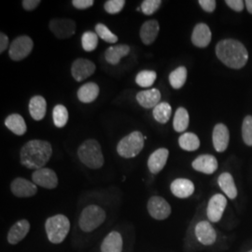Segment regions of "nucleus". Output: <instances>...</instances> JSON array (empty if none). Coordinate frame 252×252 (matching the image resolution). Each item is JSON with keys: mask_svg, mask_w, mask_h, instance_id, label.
I'll use <instances>...</instances> for the list:
<instances>
[{"mask_svg": "<svg viewBox=\"0 0 252 252\" xmlns=\"http://www.w3.org/2000/svg\"><path fill=\"white\" fill-rule=\"evenodd\" d=\"M135 97L141 107L144 108H154L161 103L160 101L162 98V94L158 89L153 88L150 90L138 92Z\"/></svg>", "mask_w": 252, "mask_h": 252, "instance_id": "obj_18", "label": "nucleus"}, {"mask_svg": "<svg viewBox=\"0 0 252 252\" xmlns=\"http://www.w3.org/2000/svg\"><path fill=\"white\" fill-rule=\"evenodd\" d=\"M99 86L94 82H87L78 90V98L81 103H92L97 98L99 94Z\"/></svg>", "mask_w": 252, "mask_h": 252, "instance_id": "obj_25", "label": "nucleus"}, {"mask_svg": "<svg viewBox=\"0 0 252 252\" xmlns=\"http://www.w3.org/2000/svg\"><path fill=\"white\" fill-rule=\"evenodd\" d=\"M30 230V224L27 220H21L14 223L9 229L8 234V241L11 245H16L21 242L28 234Z\"/></svg>", "mask_w": 252, "mask_h": 252, "instance_id": "obj_22", "label": "nucleus"}, {"mask_svg": "<svg viewBox=\"0 0 252 252\" xmlns=\"http://www.w3.org/2000/svg\"><path fill=\"white\" fill-rule=\"evenodd\" d=\"M81 45L85 52H93L98 45V36L96 33L87 31L81 36Z\"/></svg>", "mask_w": 252, "mask_h": 252, "instance_id": "obj_35", "label": "nucleus"}, {"mask_svg": "<svg viewBox=\"0 0 252 252\" xmlns=\"http://www.w3.org/2000/svg\"><path fill=\"white\" fill-rule=\"evenodd\" d=\"M218 58L230 68L240 69L249 60V54L245 46L234 39H224L216 46Z\"/></svg>", "mask_w": 252, "mask_h": 252, "instance_id": "obj_2", "label": "nucleus"}, {"mask_svg": "<svg viewBox=\"0 0 252 252\" xmlns=\"http://www.w3.org/2000/svg\"><path fill=\"white\" fill-rule=\"evenodd\" d=\"M29 113L35 121L43 120L47 111V102L41 95H35L29 101Z\"/></svg>", "mask_w": 252, "mask_h": 252, "instance_id": "obj_24", "label": "nucleus"}, {"mask_svg": "<svg viewBox=\"0 0 252 252\" xmlns=\"http://www.w3.org/2000/svg\"><path fill=\"white\" fill-rule=\"evenodd\" d=\"M242 136L244 142L248 146H252V116L244 119L242 125Z\"/></svg>", "mask_w": 252, "mask_h": 252, "instance_id": "obj_37", "label": "nucleus"}, {"mask_svg": "<svg viewBox=\"0 0 252 252\" xmlns=\"http://www.w3.org/2000/svg\"><path fill=\"white\" fill-rule=\"evenodd\" d=\"M106 220V212L102 207L90 205L81 212L79 224L85 233H90L98 228Z\"/></svg>", "mask_w": 252, "mask_h": 252, "instance_id": "obj_6", "label": "nucleus"}, {"mask_svg": "<svg viewBox=\"0 0 252 252\" xmlns=\"http://www.w3.org/2000/svg\"><path fill=\"white\" fill-rule=\"evenodd\" d=\"M5 126L15 135H23L27 133L26 121L20 114L9 115L5 120Z\"/></svg>", "mask_w": 252, "mask_h": 252, "instance_id": "obj_27", "label": "nucleus"}, {"mask_svg": "<svg viewBox=\"0 0 252 252\" xmlns=\"http://www.w3.org/2000/svg\"><path fill=\"white\" fill-rule=\"evenodd\" d=\"M49 28L57 38L65 39L74 36L77 26L71 19L56 18L50 21Z\"/></svg>", "mask_w": 252, "mask_h": 252, "instance_id": "obj_8", "label": "nucleus"}, {"mask_svg": "<svg viewBox=\"0 0 252 252\" xmlns=\"http://www.w3.org/2000/svg\"><path fill=\"white\" fill-rule=\"evenodd\" d=\"M78 156L81 162L91 169H99L104 164L101 146L95 139H87L80 146Z\"/></svg>", "mask_w": 252, "mask_h": 252, "instance_id": "obj_3", "label": "nucleus"}, {"mask_svg": "<svg viewBox=\"0 0 252 252\" xmlns=\"http://www.w3.org/2000/svg\"><path fill=\"white\" fill-rule=\"evenodd\" d=\"M148 211L153 219L162 220L171 214V207L167 201L161 196H153L148 202Z\"/></svg>", "mask_w": 252, "mask_h": 252, "instance_id": "obj_9", "label": "nucleus"}, {"mask_svg": "<svg viewBox=\"0 0 252 252\" xmlns=\"http://www.w3.org/2000/svg\"><path fill=\"white\" fill-rule=\"evenodd\" d=\"M11 192L19 198H27L34 196L37 192L36 185L29 180L17 178L10 183Z\"/></svg>", "mask_w": 252, "mask_h": 252, "instance_id": "obj_13", "label": "nucleus"}, {"mask_svg": "<svg viewBox=\"0 0 252 252\" xmlns=\"http://www.w3.org/2000/svg\"><path fill=\"white\" fill-rule=\"evenodd\" d=\"M211 37L212 34L208 26L206 24H198L192 31L191 42L199 48H206L209 45Z\"/></svg>", "mask_w": 252, "mask_h": 252, "instance_id": "obj_19", "label": "nucleus"}, {"mask_svg": "<svg viewBox=\"0 0 252 252\" xmlns=\"http://www.w3.org/2000/svg\"><path fill=\"white\" fill-rule=\"evenodd\" d=\"M199 5L207 12H213L216 9L217 2L215 0H199Z\"/></svg>", "mask_w": 252, "mask_h": 252, "instance_id": "obj_40", "label": "nucleus"}, {"mask_svg": "<svg viewBox=\"0 0 252 252\" xmlns=\"http://www.w3.org/2000/svg\"><path fill=\"white\" fill-rule=\"evenodd\" d=\"M213 146L218 153H223L227 149L230 141V134L227 126L223 124H218L212 134Z\"/></svg>", "mask_w": 252, "mask_h": 252, "instance_id": "obj_15", "label": "nucleus"}, {"mask_svg": "<svg viewBox=\"0 0 252 252\" xmlns=\"http://www.w3.org/2000/svg\"><path fill=\"white\" fill-rule=\"evenodd\" d=\"M22 4L24 9L27 11H31L36 9V7L40 4V1L39 0H24Z\"/></svg>", "mask_w": 252, "mask_h": 252, "instance_id": "obj_43", "label": "nucleus"}, {"mask_svg": "<svg viewBox=\"0 0 252 252\" xmlns=\"http://www.w3.org/2000/svg\"><path fill=\"white\" fill-rule=\"evenodd\" d=\"M9 41V37L6 34H0V54H3L8 49Z\"/></svg>", "mask_w": 252, "mask_h": 252, "instance_id": "obj_44", "label": "nucleus"}, {"mask_svg": "<svg viewBox=\"0 0 252 252\" xmlns=\"http://www.w3.org/2000/svg\"><path fill=\"white\" fill-rule=\"evenodd\" d=\"M33 182L45 189H55L58 185V178L56 173L50 168H40L32 174Z\"/></svg>", "mask_w": 252, "mask_h": 252, "instance_id": "obj_12", "label": "nucleus"}, {"mask_svg": "<svg viewBox=\"0 0 252 252\" xmlns=\"http://www.w3.org/2000/svg\"><path fill=\"white\" fill-rule=\"evenodd\" d=\"M145 136L139 131H134L120 140L117 145V153L126 159L137 156L144 148Z\"/></svg>", "mask_w": 252, "mask_h": 252, "instance_id": "obj_5", "label": "nucleus"}, {"mask_svg": "<svg viewBox=\"0 0 252 252\" xmlns=\"http://www.w3.org/2000/svg\"><path fill=\"white\" fill-rule=\"evenodd\" d=\"M180 148L187 152H194L200 147L199 137L193 133H184L179 138Z\"/></svg>", "mask_w": 252, "mask_h": 252, "instance_id": "obj_31", "label": "nucleus"}, {"mask_svg": "<svg viewBox=\"0 0 252 252\" xmlns=\"http://www.w3.org/2000/svg\"><path fill=\"white\" fill-rule=\"evenodd\" d=\"M95 33L100 38H102L105 42L108 43H116L118 41V36L112 33L107 26L104 24H97L95 26Z\"/></svg>", "mask_w": 252, "mask_h": 252, "instance_id": "obj_36", "label": "nucleus"}, {"mask_svg": "<svg viewBox=\"0 0 252 252\" xmlns=\"http://www.w3.org/2000/svg\"><path fill=\"white\" fill-rule=\"evenodd\" d=\"M45 230L50 242L62 243L70 230L69 220L62 214L51 217L46 220Z\"/></svg>", "mask_w": 252, "mask_h": 252, "instance_id": "obj_4", "label": "nucleus"}, {"mask_svg": "<svg viewBox=\"0 0 252 252\" xmlns=\"http://www.w3.org/2000/svg\"><path fill=\"white\" fill-rule=\"evenodd\" d=\"M172 193L178 198H188L194 192V185L192 181L187 179H177L170 186Z\"/></svg>", "mask_w": 252, "mask_h": 252, "instance_id": "obj_20", "label": "nucleus"}, {"mask_svg": "<svg viewBox=\"0 0 252 252\" xmlns=\"http://www.w3.org/2000/svg\"><path fill=\"white\" fill-rule=\"evenodd\" d=\"M192 168L196 171L211 175L218 169V161L216 157L210 154H203L198 156L192 163Z\"/></svg>", "mask_w": 252, "mask_h": 252, "instance_id": "obj_17", "label": "nucleus"}, {"mask_svg": "<svg viewBox=\"0 0 252 252\" xmlns=\"http://www.w3.org/2000/svg\"><path fill=\"white\" fill-rule=\"evenodd\" d=\"M54 126L63 128L68 122V111L63 105H56L53 111Z\"/></svg>", "mask_w": 252, "mask_h": 252, "instance_id": "obj_34", "label": "nucleus"}, {"mask_svg": "<svg viewBox=\"0 0 252 252\" xmlns=\"http://www.w3.org/2000/svg\"><path fill=\"white\" fill-rule=\"evenodd\" d=\"M195 235L199 242L205 246H210L216 242V231L211 223L207 220L197 223L195 227Z\"/></svg>", "mask_w": 252, "mask_h": 252, "instance_id": "obj_14", "label": "nucleus"}, {"mask_svg": "<svg viewBox=\"0 0 252 252\" xmlns=\"http://www.w3.org/2000/svg\"><path fill=\"white\" fill-rule=\"evenodd\" d=\"M131 51V48L126 44L108 47L105 52V59L108 63L112 65H117L121 59L127 56Z\"/></svg>", "mask_w": 252, "mask_h": 252, "instance_id": "obj_23", "label": "nucleus"}, {"mask_svg": "<svg viewBox=\"0 0 252 252\" xmlns=\"http://www.w3.org/2000/svg\"><path fill=\"white\" fill-rule=\"evenodd\" d=\"M252 252V251H251V252Z\"/></svg>", "mask_w": 252, "mask_h": 252, "instance_id": "obj_46", "label": "nucleus"}, {"mask_svg": "<svg viewBox=\"0 0 252 252\" xmlns=\"http://www.w3.org/2000/svg\"><path fill=\"white\" fill-rule=\"evenodd\" d=\"M171 106L167 102H161L153 108V115L156 122L164 125L171 117Z\"/></svg>", "mask_w": 252, "mask_h": 252, "instance_id": "obj_30", "label": "nucleus"}, {"mask_svg": "<svg viewBox=\"0 0 252 252\" xmlns=\"http://www.w3.org/2000/svg\"><path fill=\"white\" fill-rule=\"evenodd\" d=\"M225 3L228 7L234 9V11L240 12L244 9V2L242 0H226Z\"/></svg>", "mask_w": 252, "mask_h": 252, "instance_id": "obj_42", "label": "nucleus"}, {"mask_svg": "<svg viewBox=\"0 0 252 252\" xmlns=\"http://www.w3.org/2000/svg\"><path fill=\"white\" fill-rule=\"evenodd\" d=\"M125 0H108L104 5V9L109 14H118L125 8Z\"/></svg>", "mask_w": 252, "mask_h": 252, "instance_id": "obj_39", "label": "nucleus"}, {"mask_svg": "<svg viewBox=\"0 0 252 252\" xmlns=\"http://www.w3.org/2000/svg\"><path fill=\"white\" fill-rule=\"evenodd\" d=\"M34 48L32 38L28 36H20L11 41L9 45V58L13 61H21L31 54Z\"/></svg>", "mask_w": 252, "mask_h": 252, "instance_id": "obj_7", "label": "nucleus"}, {"mask_svg": "<svg viewBox=\"0 0 252 252\" xmlns=\"http://www.w3.org/2000/svg\"><path fill=\"white\" fill-rule=\"evenodd\" d=\"M168 156L169 152L165 148L158 149L152 153L148 160V167L151 173L158 174L162 171L168 160Z\"/></svg>", "mask_w": 252, "mask_h": 252, "instance_id": "obj_16", "label": "nucleus"}, {"mask_svg": "<svg viewBox=\"0 0 252 252\" xmlns=\"http://www.w3.org/2000/svg\"><path fill=\"white\" fill-rule=\"evenodd\" d=\"M160 26L156 20H149L142 25L139 31V36L145 45H151L159 34Z\"/></svg>", "mask_w": 252, "mask_h": 252, "instance_id": "obj_21", "label": "nucleus"}, {"mask_svg": "<svg viewBox=\"0 0 252 252\" xmlns=\"http://www.w3.org/2000/svg\"><path fill=\"white\" fill-rule=\"evenodd\" d=\"M123 252L122 235L116 231L109 233L101 245V252Z\"/></svg>", "mask_w": 252, "mask_h": 252, "instance_id": "obj_26", "label": "nucleus"}, {"mask_svg": "<svg viewBox=\"0 0 252 252\" xmlns=\"http://www.w3.org/2000/svg\"><path fill=\"white\" fill-rule=\"evenodd\" d=\"M95 72V64L85 58H79L73 62L71 74L75 81L78 82L84 81Z\"/></svg>", "mask_w": 252, "mask_h": 252, "instance_id": "obj_11", "label": "nucleus"}, {"mask_svg": "<svg viewBox=\"0 0 252 252\" xmlns=\"http://www.w3.org/2000/svg\"><path fill=\"white\" fill-rule=\"evenodd\" d=\"M220 188L230 199L237 196V189L234 183V178L230 173H222L218 180Z\"/></svg>", "mask_w": 252, "mask_h": 252, "instance_id": "obj_28", "label": "nucleus"}, {"mask_svg": "<svg viewBox=\"0 0 252 252\" xmlns=\"http://www.w3.org/2000/svg\"><path fill=\"white\" fill-rule=\"evenodd\" d=\"M245 4H246V7L248 9V11L252 14V0H246L245 1Z\"/></svg>", "mask_w": 252, "mask_h": 252, "instance_id": "obj_45", "label": "nucleus"}, {"mask_svg": "<svg viewBox=\"0 0 252 252\" xmlns=\"http://www.w3.org/2000/svg\"><path fill=\"white\" fill-rule=\"evenodd\" d=\"M187 80V68L185 66H179L173 70L169 75V82L174 89H180Z\"/></svg>", "mask_w": 252, "mask_h": 252, "instance_id": "obj_32", "label": "nucleus"}, {"mask_svg": "<svg viewBox=\"0 0 252 252\" xmlns=\"http://www.w3.org/2000/svg\"><path fill=\"white\" fill-rule=\"evenodd\" d=\"M189 117L187 109L184 108H179L177 109L174 121H173V127L176 132L182 133L184 132L189 126Z\"/></svg>", "mask_w": 252, "mask_h": 252, "instance_id": "obj_29", "label": "nucleus"}, {"mask_svg": "<svg viewBox=\"0 0 252 252\" xmlns=\"http://www.w3.org/2000/svg\"><path fill=\"white\" fill-rule=\"evenodd\" d=\"M157 74L153 70H142L135 77V82L138 86L143 88H149L153 86L156 81Z\"/></svg>", "mask_w": 252, "mask_h": 252, "instance_id": "obj_33", "label": "nucleus"}, {"mask_svg": "<svg viewBox=\"0 0 252 252\" xmlns=\"http://www.w3.org/2000/svg\"><path fill=\"white\" fill-rule=\"evenodd\" d=\"M162 5L161 0H144L141 3V10L146 15H153Z\"/></svg>", "mask_w": 252, "mask_h": 252, "instance_id": "obj_38", "label": "nucleus"}, {"mask_svg": "<svg viewBox=\"0 0 252 252\" xmlns=\"http://www.w3.org/2000/svg\"><path fill=\"white\" fill-rule=\"evenodd\" d=\"M227 206V199L224 195L220 193H217L213 195L207 206V215L208 220L212 222H218L222 218L223 212Z\"/></svg>", "mask_w": 252, "mask_h": 252, "instance_id": "obj_10", "label": "nucleus"}, {"mask_svg": "<svg viewBox=\"0 0 252 252\" xmlns=\"http://www.w3.org/2000/svg\"><path fill=\"white\" fill-rule=\"evenodd\" d=\"M73 6L78 9H86L94 4L93 0H73Z\"/></svg>", "mask_w": 252, "mask_h": 252, "instance_id": "obj_41", "label": "nucleus"}, {"mask_svg": "<svg viewBox=\"0 0 252 252\" xmlns=\"http://www.w3.org/2000/svg\"><path fill=\"white\" fill-rule=\"evenodd\" d=\"M53 148L51 143L44 140L34 139L24 145L20 152L21 163L28 169L43 168L51 159Z\"/></svg>", "mask_w": 252, "mask_h": 252, "instance_id": "obj_1", "label": "nucleus"}]
</instances>
